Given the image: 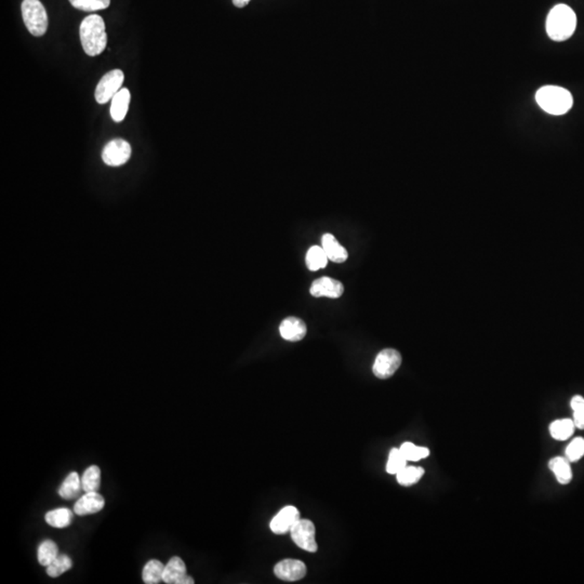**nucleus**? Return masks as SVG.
Here are the masks:
<instances>
[{
	"mask_svg": "<svg viewBox=\"0 0 584 584\" xmlns=\"http://www.w3.org/2000/svg\"><path fill=\"white\" fill-rule=\"evenodd\" d=\"M79 35L81 45L88 56H99L106 48L107 35L104 20L98 14H91L84 19L79 29Z\"/></svg>",
	"mask_w": 584,
	"mask_h": 584,
	"instance_id": "1",
	"label": "nucleus"
},
{
	"mask_svg": "<svg viewBox=\"0 0 584 584\" xmlns=\"http://www.w3.org/2000/svg\"><path fill=\"white\" fill-rule=\"evenodd\" d=\"M577 27L575 11L564 4L556 5L546 19V33L554 41H565L570 39Z\"/></svg>",
	"mask_w": 584,
	"mask_h": 584,
	"instance_id": "2",
	"label": "nucleus"
},
{
	"mask_svg": "<svg viewBox=\"0 0 584 584\" xmlns=\"http://www.w3.org/2000/svg\"><path fill=\"white\" fill-rule=\"evenodd\" d=\"M538 105L548 114H566L573 104V96L568 90L558 86H545L540 88L535 94Z\"/></svg>",
	"mask_w": 584,
	"mask_h": 584,
	"instance_id": "3",
	"label": "nucleus"
},
{
	"mask_svg": "<svg viewBox=\"0 0 584 584\" xmlns=\"http://www.w3.org/2000/svg\"><path fill=\"white\" fill-rule=\"evenodd\" d=\"M25 26L31 35L41 37L48 29V14L39 0H23L21 5Z\"/></svg>",
	"mask_w": 584,
	"mask_h": 584,
	"instance_id": "4",
	"label": "nucleus"
},
{
	"mask_svg": "<svg viewBox=\"0 0 584 584\" xmlns=\"http://www.w3.org/2000/svg\"><path fill=\"white\" fill-rule=\"evenodd\" d=\"M125 81V75L121 69H113L102 77L96 86L94 96L99 104H105L119 94Z\"/></svg>",
	"mask_w": 584,
	"mask_h": 584,
	"instance_id": "5",
	"label": "nucleus"
},
{
	"mask_svg": "<svg viewBox=\"0 0 584 584\" xmlns=\"http://www.w3.org/2000/svg\"><path fill=\"white\" fill-rule=\"evenodd\" d=\"M401 355L394 348H386L376 357L373 371L376 377L381 380L392 377L401 365Z\"/></svg>",
	"mask_w": 584,
	"mask_h": 584,
	"instance_id": "6",
	"label": "nucleus"
},
{
	"mask_svg": "<svg viewBox=\"0 0 584 584\" xmlns=\"http://www.w3.org/2000/svg\"><path fill=\"white\" fill-rule=\"evenodd\" d=\"M292 540L304 551L315 553L318 550L316 540H315V526L310 520H300L295 526L292 527Z\"/></svg>",
	"mask_w": 584,
	"mask_h": 584,
	"instance_id": "7",
	"label": "nucleus"
},
{
	"mask_svg": "<svg viewBox=\"0 0 584 584\" xmlns=\"http://www.w3.org/2000/svg\"><path fill=\"white\" fill-rule=\"evenodd\" d=\"M131 156V146L123 139H115L105 145L102 159L107 166L119 167L125 165Z\"/></svg>",
	"mask_w": 584,
	"mask_h": 584,
	"instance_id": "8",
	"label": "nucleus"
},
{
	"mask_svg": "<svg viewBox=\"0 0 584 584\" xmlns=\"http://www.w3.org/2000/svg\"><path fill=\"white\" fill-rule=\"evenodd\" d=\"M310 292L315 298L327 297L338 299L343 295L344 286L341 281L331 277H321L313 281Z\"/></svg>",
	"mask_w": 584,
	"mask_h": 584,
	"instance_id": "9",
	"label": "nucleus"
},
{
	"mask_svg": "<svg viewBox=\"0 0 584 584\" xmlns=\"http://www.w3.org/2000/svg\"><path fill=\"white\" fill-rule=\"evenodd\" d=\"M163 581L167 584H193L195 582L186 573V563L178 556H173L166 565Z\"/></svg>",
	"mask_w": 584,
	"mask_h": 584,
	"instance_id": "10",
	"label": "nucleus"
},
{
	"mask_svg": "<svg viewBox=\"0 0 584 584\" xmlns=\"http://www.w3.org/2000/svg\"><path fill=\"white\" fill-rule=\"evenodd\" d=\"M300 512L295 506L288 505L281 508L278 514L273 518L270 524L271 530L276 535H285L288 531L291 530L299 520Z\"/></svg>",
	"mask_w": 584,
	"mask_h": 584,
	"instance_id": "11",
	"label": "nucleus"
},
{
	"mask_svg": "<svg viewBox=\"0 0 584 584\" xmlns=\"http://www.w3.org/2000/svg\"><path fill=\"white\" fill-rule=\"evenodd\" d=\"M274 573L278 579L283 581H298L306 577V566L301 560H283L277 563Z\"/></svg>",
	"mask_w": 584,
	"mask_h": 584,
	"instance_id": "12",
	"label": "nucleus"
},
{
	"mask_svg": "<svg viewBox=\"0 0 584 584\" xmlns=\"http://www.w3.org/2000/svg\"><path fill=\"white\" fill-rule=\"evenodd\" d=\"M105 505V500L98 491L86 493L77 500L74 505V513L79 516L99 513Z\"/></svg>",
	"mask_w": 584,
	"mask_h": 584,
	"instance_id": "13",
	"label": "nucleus"
},
{
	"mask_svg": "<svg viewBox=\"0 0 584 584\" xmlns=\"http://www.w3.org/2000/svg\"><path fill=\"white\" fill-rule=\"evenodd\" d=\"M279 333L283 339L290 342L301 341L308 333L306 323L297 317H287L279 326Z\"/></svg>",
	"mask_w": 584,
	"mask_h": 584,
	"instance_id": "14",
	"label": "nucleus"
},
{
	"mask_svg": "<svg viewBox=\"0 0 584 584\" xmlns=\"http://www.w3.org/2000/svg\"><path fill=\"white\" fill-rule=\"evenodd\" d=\"M321 247L325 250L328 259L335 263H343L348 260V253L343 246L340 245L333 235L326 233L321 237Z\"/></svg>",
	"mask_w": 584,
	"mask_h": 584,
	"instance_id": "15",
	"label": "nucleus"
},
{
	"mask_svg": "<svg viewBox=\"0 0 584 584\" xmlns=\"http://www.w3.org/2000/svg\"><path fill=\"white\" fill-rule=\"evenodd\" d=\"M129 90L126 88L119 90V94L112 99V104H111V116L113 121L121 123L125 119L128 109H129Z\"/></svg>",
	"mask_w": 584,
	"mask_h": 584,
	"instance_id": "16",
	"label": "nucleus"
},
{
	"mask_svg": "<svg viewBox=\"0 0 584 584\" xmlns=\"http://www.w3.org/2000/svg\"><path fill=\"white\" fill-rule=\"evenodd\" d=\"M81 490H83V485H81V476L79 475V473L71 472L61 485L59 495L63 499L73 500L81 495Z\"/></svg>",
	"mask_w": 584,
	"mask_h": 584,
	"instance_id": "17",
	"label": "nucleus"
},
{
	"mask_svg": "<svg viewBox=\"0 0 584 584\" xmlns=\"http://www.w3.org/2000/svg\"><path fill=\"white\" fill-rule=\"evenodd\" d=\"M549 468L555 474L560 485H568L573 480L570 461L567 458L555 457L550 460Z\"/></svg>",
	"mask_w": 584,
	"mask_h": 584,
	"instance_id": "18",
	"label": "nucleus"
},
{
	"mask_svg": "<svg viewBox=\"0 0 584 584\" xmlns=\"http://www.w3.org/2000/svg\"><path fill=\"white\" fill-rule=\"evenodd\" d=\"M74 514L69 508H60L56 510H49L46 513L45 520L48 525L54 528H66L73 522Z\"/></svg>",
	"mask_w": 584,
	"mask_h": 584,
	"instance_id": "19",
	"label": "nucleus"
},
{
	"mask_svg": "<svg viewBox=\"0 0 584 584\" xmlns=\"http://www.w3.org/2000/svg\"><path fill=\"white\" fill-rule=\"evenodd\" d=\"M575 422L571 419H560L552 422L550 426V434L553 437L554 440H569L575 432Z\"/></svg>",
	"mask_w": 584,
	"mask_h": 584,
	"instance_id": "20",
	"label": "nucleus"
},
{
	"mask_svg": "<svg viewBox=\"0 0 584 584\" xmlns=\"http://www.w3.org/2000/svg\"><path fill=\"white\" fill-rule=\"evenodd\" d=\"M165 565L157 560L146 563L142 571L143 582L146 584H157L163 581Z\"/></svg>",
	"mask_w": 584,
	"mask_h": 584,
	"instance_id": "21",
	"label": "nucleus"
},
{
	"mask_svg": "<svg viewBox=\"0 0 584 584\" xmlns=\"http://www.w3.org/2000/svg\"><path fill=\"white\" fill-rule=\"evenodd\" d=\"M328 260L329 259H328L325 250L323 249V247H318V246H313L306 253V266L312 272L321 270V268H325L327 266Z\"/></svg>",
	"mask_w": 584,
	"mask_h": 584,
	"instance_id": "22",
	"label": "nucleus"
},
{
	"mask_svg": "<svg viewBox=\"0 0 584 584\" xmlns=\"http://www.w3.org/2000/svg\"><path fill=\"white\" fill-rule=\"evenodd\" d=\"M59 556V548L52 540H44L37 549V560L39 564L47 567Z\"/></svg>",
	"mask_w": 584,
	"mask_h": 584,
	"instance_id": "23",
	"label": "nucleus"
},
{
	"mask_svg": "<svg viewBox=\"0 0 584 584\" xmlns=\"http://www.w3.org/2000/svg\"><path fill=\"white\" fill-rule=\"evenodd\" d=\"M424 473L426 470L420 466H406L396 474V480L401 486H413L423 478Z\"/></svg>",
	"mask_w": 584,
	"mask_h": 584,
	"instance_id": "24",
	"label": "nucleus"
},
{
	"mask_svg": "<svg viewBox=\"0 0 584 584\" xmlns=\"http://www.w3.org/2000/svg\"><path fill=\"white\" fill-rule=\"evenodd\" d=\"M81 485L85 493L98 491L101 486V470L99 466L91 465L84 472Z\"/></svg>",
	"mask_w": 584,
	"mask_h": 584,
	"instance_id": "25",
	"label": "nucleus"
},
{
	"mask_svg": "<svg viewBox=\"0 0 584 584\" xmlns=\"http://www.w3.org/2000/svg\"><path fill=\"white\" fill-rule=\"evenodd\" d=\"M73 567V560L66 554H59L58 558L47 566V575L51 578L60 577Z\"/></svg>",
	"mask_w": 584,
	"mask_h": 584,
	"instance_id": "26",
	"label": "nucleus"
},
{
	"mask_svg": "<svg viewBox=\"0 0 584 584\" xmlns=\"http://www.w3.org/2000/svg\"><path fill=\"white\" fill-rule=\"evenodd\" d=\"M407 466V459L401 453V449L392 448L388 455L386 463V472L392 475H396L403 468Z\"/></svg>",
	"mask_w": 584,
	"mask_h": 584,
	"instance_id": "27",
	"label": "nucleus"
},
{
	"mask_svg": "<svg viewBox=\"0 0 584 584\" xmlns=\"http://www.w3.org/2000/svg\"><path fill=\"white\" fill-rule=\"evenodd\" d=\"M399 449H401L404 457L406 458L407 461H420V460L426 459L430 455L428 448L417 446L413 443H404Z\"/></svg>",
	"mask_w": 584,
	"mask_h": 584,
	"instance_id": "28",
	"label": "nucleus"
},
{
	"mask_svg": "<svg viewBox=\"0 0 584 584\" xmlns=\"http://www.w3.org/2000/svg\"><path fill=\"white\" fill-rule=\"evenodd\" d=\"M69 3L81 11L94 12L109 8L111 0H69Z\"/></svg>",
	"mask_w": 584,
	"mask_h": 584,
	"instance_id": "29",
	"label": "nucleus"
},
{
	"mask_svg": "<svg viewBox=\"0 0 584 584\" xmlns=\"http://www.w3.org/2000/svg\"><path fill=\"white\" fill-rule=\"evenodd\" d=\"M571 409L573 413V422L575 428L584 430V398L580 395H575L570 401Z\"/></svg>",
	"mask_w": 584,
	"mask_h": 584,
	"instance_id": "30",
	"label": "nucleus"
},
{
	"mask_svg": "<svg viewBox=\"0 0 584 584\" xmlns=\"http://www.w3.org/2000/svg\"><path fill=\"white\" fill-rule=\"evenodd\" d=\"M584 455V438L577 437L571 440L566 448V458L570 462H577Z\"/></svg>",
	"mask_w": 584,
	"mask_h": 584,
	"instance_id": "31",
	"label": "nucleus"
},
{
	"mask_svg": "<svg viewBox=\"0 0 584 584\" xmlns=\"http://www.w3.org/2000/svg\"><path fill=\"white\" fill-rule=\"evenodd\" d=\"M235 7L243 8L250 3V0H232Z\"/></svg>",
	"mask_w": 584,
	"mask_h": 584,
	"instance_id": "32",
	"label": "nucleus"
}]
</instances>
